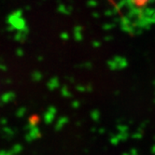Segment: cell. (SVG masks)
<instances>
[{
    "mask_svg": "<svg viewBox=\"0 0 155 155\" xmlns=\"http://www.w3.org/2000/svg\"><path fill=\"white\" fill-rule=\"evenodd\" d=\"M129 11H140L141 8H148L149 5L155 3V0H120Z\"/></svg>",
    "mask_w": 155,
    "mask_h": 155,
    "instance_id": "1",
    "label": "cell"
}]
</instances>
